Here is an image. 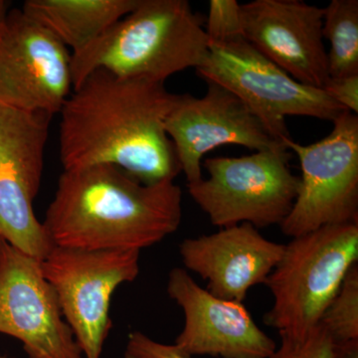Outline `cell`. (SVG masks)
Wrapping results in <instances>:
<instances>
[{"label":"cell","instance_id":"obj_1","mask_svg":"<svg viewBox=\"0 0 358 358\" xmlns=\"http://www.w3.org/2000/svg\"><path fill=\"white\" fill-rule=\"evenodd\" d=\"M180 98L159 82L90 73L59 112L63 169L110 164L147 185L174 180L181 169L164 122Z\"/></svg>","mask_w":358,"mask_h":358},{"label":"cell","instance_id":"obj_2","mask_svg":"<svg viewBox=\"0 0 358 358\" xmlns=\"http://www.w3.org/2000/svg\"><path fill=\"white\" fill-rule=\"evenodd\" d=\"M182 192L174 180L147 185L120 167L66 169L43 223L54 246L138 250L178 229Z\"/></svg>","mask_w":358,"mask_h":358},{"label":"cell","instance_id":"obj_3","mask_svg":"<svg viewBox=\"0 0 358 358\" xmlns=\"http://www.w3.org/2000/svg\"><path fill=\"white\" fill-rule=\"evenodd\" d=\"M209 39L201 16L186 0H140L131 13L93 43L72 54L73 89L90 73L164 83L204 62Z\"/></svg>","mask_w":358,"mask_h":358},{"label":"cell","instance_id":"obj_4","mask_svg":"<svg viewBox=\"0 0 358 358\" xmlns=\"http://www.w3.org/2000/svg\"><path fill=\"white\" fill-rule=\"evenodd\" d=\"M357 261L358 223L324 226L292 238L265 284L273 306L264 322L280 336H307Z\"/></svg>","mask_w":358,"mask_h":358},{"label":"cell","instance_id":"obj_5","mask_svg":"<svg viewBox=\"0 0 358 358\" xmlns=\"http://www.w3.org/2000/svg\"><path fill=\"white\" fill-rule=\"evenodd\" d=\"M289 150L202 162L208 178L187 185L188 192L213 225H281L293 208L300 178L289 167Z\"/></svg>","mask_w":358,"mask_h":358},{"label":"cell","instance_id":"obj_6","mask_svg":"<svg viewBox=\"0 0 358 358\" xmlns=\"http://www.w3.org/2000/svg\"><path fill=\"white\" fill-rule=\"evenodd\" d=\"M196 72L206 83L220 85L237 96L282 145L291 138L287 117L334 122L346 110L324 90L294 80L244 38L210 43L208 55Z\"/></svg>","mask_w":358,"mask_h":358},{"label":"cell","instance_id":"obj_7","mask_svg":"<svg viewBox=\"0 0 358 358\" xmlns=\"http://www.w3.org/2000/svg\"><path fill=\"white\" fill-rule=\"evenodd\" d=\"M333 122L331 133L312 145L284 141L301 169L293 208L280 225L286 236L358 223V117L345 110Z\"/></svg>","mask_w":358,"mask_h":358},{"label":"cell","instance_id":"obj_8","mask_svg":"<svg viewBox=\"0 0 358 358\" xmlns=\"http://www.w3.org/2000/svg\"><path fill=\"white\" fill-rule=\"evenodd\" d=\"M140 256L138 250L54 246L40 263L85 357L101 358L112 329V296L117 287L138 278Z\"/></svg>","mask_w":358,"mask_h":358},{"label":"cell","instance_id":"obj_9","mask_svg":"<svg viewBox=\"0 0 358 358\" xmlns=\"http://www.w3.org/2000/svg\"><path fill=\"white\" fill-rule=\"evenodd\" d=\"M52 117L0 105V238L40 262L54 247L33 208Z\"/></svg>","mask_w":358,"mask_h":358},{"label":"cell","instance_id":"obj_10","mask_svg":"<svg viewBox=\"0 0 358 358\" xmlns=\"http://www.w3.org/2000/svg\"><path fill=\"white\" fill-rule=\"evenodd\" d=\"M71 58L22 9L9 10L0 24V105L59 114L73 91Z\"/></svg>","mask_w":358,"mask_h":358},{"label":"cell","instance_id":"obj_11","mask_svg":"<svg viewBox=\"0 0 358 358\" xmlns=\"http://www.w3.org/2000/svg\"><path fill=\"white\" fill-rule=\"evenodd\" d=\"M40 263L0 242V334L20 341L28 358H83Z\"/></svg>","mask_w":358,"mask_h":358},{"label":"cell","instance_id":"obj_12","mask_svg":"<svg viewBox=\"0 0 358 358\" xmlns=\"http://www.w3.org/2000/svg\"><path fill=\"white\" fill-rule=\"evenodd\" d=\"M164 129L187 185L203 178L204 155L221 145H242L255 152L288 150L271 136L246 103L212 82H207L206 94L201 98L181 95L166 117Z\"/></svg>","mask_w":358,"mask_h":358},{"label":"cell","instance_id":"obj_13","mask_svg":"<svg viewBox=\"0 0 358 358\" xmlns=\"http://www.w3.org/2000/svg\"><path fill=\"white\" fill-rule=\"evenodd\" d=\"M167 294L182 308L185 326L174 348L188 357L270 358L277 350L243 303L223 300L201 288L187 271L174 268Z\"/></svg>","mask_w":358,"mask_h":358},{"label":"cell","instance_id":"obj_14","mask_svg":"<svg viewBox=\"0 0 358 358\" xmlns=\"http://www.w3.org/2000/svg\"><path fill=\"white\" fill-rule=\"evenodd\" d=\"M243 37L296 81L324 88L329 79L322 36L324 8L300 0L242 4Z\"/></svg>","mask_w":358,"mask_h":358},{"label":"cell","instance_id":"obj_15","mask_svg":"<svg viewBox=\"0 0 358 358\" xmlns=\"http://www.w3.org/2000/svg\"><path fill=\"white\" fill-rule=\"evenodd\" d=\"M285 244L270 241L251 224L183 240L179 254L187 270L207 281V291L243 303L249 289L266 284L281 260Z\"/></svg>","mask_w":358,"mask_h":358},{"label":"cell","instance_id":"obj_16","mask_svg":"<svg viewBox=\"0 0 358 358\" xmlns=\"http://www.w3.org/2000/svg\"><path fill=\"white\" fill-rule=\"evenodd\" d=\"M140 0H27L22 11L71 54L83 50L134 10Z\"/></svg>","mask_w":358,"mask_h":358},{"label":"cell","instance_id":"obj_17","mask_svg":"<svg viewBox=\"0 0 358 358\" xmlns=\"http://www.w3.org/2000/svg\"><path fill=\"white\" fill-rule=\"evenodd\" d=\"M322 36L329 43L327 51L329 78L358 75V1L331 0L324 8Z\"/></svg>","mask_w":358,"mask_h":358},{"label":"cell","instance_id":"obj_18","mask_svg":"<svg viewBox=\"0 0 358 358\" xmlns=\"http://www.w3.org/2000/svg\"><path fill=\"white\" fill-rule=\"evenodd\" d=\"M320 324L336 345L358 341V265L353 266L338 293L324 310Z\"/></svg>","mask_w":358,"mask_h":358},{"label":"cell","instance_id":"obj_19","mask_svg":"<svg viewBox=\"0 0 358 358\" xmlns=\"http://www.w3.org/2000/svg\"><path fill=\"white\" fill-rule=\"evenodd\" d=\"M204 28L209 43L244 38L242 4L237 0H210Z\"/></svg>","mask_w":358,"mask_h":358},{"label":"cell","instance_id":"obj_20","mask_svg":"<svg viewBox=\"0 0 358 358\" xmlns=\"http://www.w3.org/2000/svg\"><path fill=\"white\" fill-rule=\"evenodd\" d=\"M281 345L270 358H336V345L320 324L301 338L280 336Z\"/></svg>","mask_w":358,"mask_h":358},{"label":"cell","instance_id":"obj_21","mask_svg":"<svg viewBox=\"0 0 358 358\" xmlns=\"http://www.w3.org/2000/svg\"><path fill=\"white\" fill-rule=\"evenodd\" d=\"M124 357L129 358H193L178 352L173 345L157 343L141 331L129 334Z\"/></svg>","mask_w":358,"mask_h":358},{"label":"cell","instance_id":"obj_22","mask_svg":"<svg viewBox=\"0 0 358 358\" xmlns=\"http://www.w3.org/2000/svg\"><path fill=\"white\" fill-rule=\"evenodd\" d=\"M327 96L343 109L357 115L358 75L341 78H329L322 88Z\"/></svg>","mask_w":358,"mask_h":358},{"label":"cell","instance_id":"obj_23","mask_svg":"<svg viewBox=\"0 0 358 358\" xmlns=\"http://www.w3.org/2000/svg\"><path fill=\"white\" fill-rule=\"evenodd\" d=\"M336 358H358V341L336 345Z\"/></svg>","mask_w":358,"mask_h":358},{"label":"cell","instance_id":"obj_24","mask_svg":"<svg viewBox=\"0 0 358 358\" xmlns=\"http://www.w3.org/2000/svg\"><path fill=\"white\" fill-rule=\"evenodd\" d=\"M9 11V3L8 2L4 1V0H0V24L2 21L4 20L7 13Z\"/></svg>","mask_w":358,"mask_h":358},{"label":"cell","instance_id":"obj_25","mask_svg":"<svg viewBox=\"0 0 358 358\" xmlns=\"http://www.w3.org/2000/svg\"><path fill=\"white\" fill-rule=\"evenodd\" d=\"M1 240H2L1 238H0V242H1Z\"/></svg>","mask_w":358,"mask_h":358},{"label":"cell","instance_id":"obj_26","mask_svg":"<svg viewBox=\"0 0 358 358\" xmlns=\"http://www.w3.org/2000/svg\"><path fill=\"white\" fill-rule=\"evenodd\" d=\"M0 358H6V357H0Z\"/></svg>","mask_w":358,"mask_h":358},{"label":"cell","instance_id":"obj_27","mask_svg":"<svg viewBox=\"0 0 358 358\" xmlns=\"http://www.w3.org/2000/svg\"><path fill=\"white\" fill-rule=\"evenodd\" d=\"M124 358H129V357H124Z\"/></svg>","mask_w":358,"mask_h":358}]
</instances>
